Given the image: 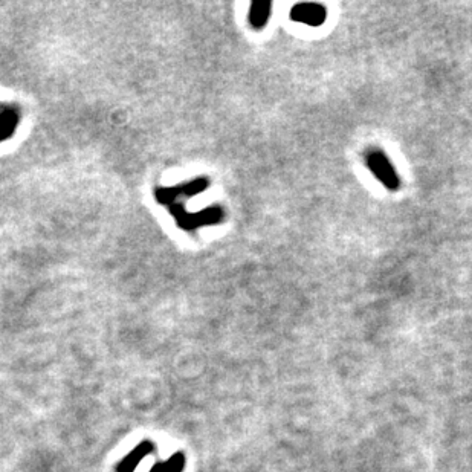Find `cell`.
Here are the masks:
<instances>
[{
	"label": "cell",
	"mask_w": 472,
	"mask_h": 472,
	"mask_svg": "<svg viewBox=\"0 0 472 472\" xmlns=\"http://www.w3.org/2000/svg\"><path fill=\"white\" fill-rule=\"evenodd\" d=\"M367 162H369V167L373 171L374 176L378 178L388 190L399 188L398 174L395 169H393V165L386 155L381 152H372L369 156H367Z\"/></svg>",
	"instance_id": "cell-1"
},
{
	"label": "cell",
	"mask_w": 472,
	"mask_h": 472,
	"mask_svg": "<svg viewBox=\"0 0 472 472\" xmlns=\"http://www.w3.org/2000/svg\"><path fill=\"white\" fill-rule=\"evenodd\" d=\"M291 17L295 22H301L309 26H320L326 22L327 11L324 6L318 4H301L296 5L291 11Z\"/></svg>",
	"instance_id": "cell-2"
},
{
	"label": "cell",
	"mask_w": 472,
	"mask_h": 472,
	"mask_svg": "<svg viewBox=\"0 0 472 472\" xmlns=\"http://www.w3.org/2000/svg\"><path fill=\"white\" fill-rule=\"evenodd\" d=\"M155 451V445L150 440H144L143 443H139L138 447L122 459L119 461V465L117 466V472H135L141 460H144L147 456Z\"/></svg>",
	"instance_id": "cell-3"
},
{
	"label": "cell",
	"mask_w": 472,
	"mask_h": 472,
	"mask_svg": "<svg viewBox=\"0 0 472 472\" xmlns=\"http://www.w3.org/2000/svg\"><path fill=\"white\" fill-rule=\"evenodd\" d=\"M185 463H187L185 454L178 451L176 454H173L169 460L156 463V465L150 469V472H183V469H185Z\"/></svg>",
	"instance_id": "cell-4"
},
{
	"label": "cell",
	"mask_w": 472,
	"mask_h": 472,
	"mask_svg": "<svg viewBox=\"0 0 472 472\" xmlns=\"http://www.w3.org/2000/svg\"><path fill=\"white\" fill-rule=\"evenodd\" d=\"M270 15V4L257 2L251 6L249 11V22L256 29L263 28Z\"/></svg>",
	"instance_id": "cell-5"
}]
</instances>
